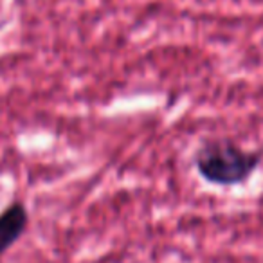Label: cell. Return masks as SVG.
Instances as JSON below:
<instances>
[{
	"label": "cell",
	"mask_w": 263,
	"mask_h": 263,
	"mask_svg": "<svg viewBox=\"0 0 263 263\" xmlns=\"http://www.w3.org/2000/svg\"><path fill=\"white\" fill-rule=\"evenodd\" d=\"M193 162L198 175L208 182L216 186H236L254 173L259 164V155L245 150L231 139H211L198 146Z\"/></svg>",
	"instance_id": "1"
},
{
	"label": "cell",
	"mask_w": 263,
	"mask_h": 263,
	"mask_svg": "<svg viewBox=\"0 0 263 263\" xmlns=\"http://www.w3.org/2000/svg\"><path fill=\"white\" fill-rule=\"evenodd\" d=\"M29 222V215L22 202H13L0 213V259L13 243L18 241Z\"/></svg>",
	"instance_id": "2"
}]
</instances>
